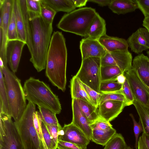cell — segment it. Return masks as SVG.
<instances>
[{"mask_svg": "<svg viewBox=\"0 0 149 149\" xmlns=\"http://www.w3.org/2000/svg\"><path fill=\"white\" fill-rule=\"evenodd\" d=\"M120 92L125 96L127 101L132 105L134 100L129 82L126 78L125 81L122 84L120 90Z\"/></svg>", "mask_w": 149, "mask_h": 149, "instance_id": "ab89813d", "label": "cell"}, {"mask_svg": "<svg viewBox=\"0 0 149 149\" xmlns=\"http://www.w3.org/2000/svg\"><path fill=\"white\" fill-rule=\"evenodd\" d=\"M79 47L82 60L91 57L101 58L107 52L98 40L87 38L81 39Z\"/></svg>", "mask_w": 149, "mask_h": 149, "instance_id": "e0dca14e", "label": "cell"}, {"mask_svg": "<svg viewBox=\"0 0 149 149\" xmlns=\"http://www.w3.org/2000/svg\"><path fill=\"white\" fill-rule=\"evenodd\" d=\"M41 127L43 136L48 149H57V144L49 132L46 125L42 122Z\"/></svg>", "mask_w": 149, "mask_h": 149, "instance_id": "d590c367", "label": "cell"}, {"mask_svg": "<svg viewBox=\"0 0 149 149\" xmlns=\"http://www.w3.org/2000/svg\"><path fill=\"white\" fill-rule=\"evenodd\" d=\"M133 104L135 107L143 126L144 132L149 136V108L134 99Z\"/></svg>", "mask_w": 149, "mask_h": 149, "instance_id": "4316f807", "label": "cell"}, {"mask_svg": "<svg viewBox=\"0 0 149 149\" xmlns=\"http://www.w3.org/2000/svg\"><path fill=\"white\" fill-rule=\"evenodd\" d=\"M127 106L124 102L117 101L108 100L100 104L98 111L100 118L110 122L116 118Z\"/></svg>", "mask_w": 149, "mask_h": 149, "instance_id": "2e32d148", "label": "cell"}, {"mask_svg": "<svg viewBox=\"0 0 149 149\" xmlns=\"http://www.w3.org/2000/svg\"><path fill=\"white\" fill-rule=\"evenodd\" d=\"M101 66V58H86L82 60L81 67L75 76L83 84L101 93L100 91Z\"/></svg>", "mask_w": 149, "mask_h": 149, "instance_id": "52a82bcc", "label": "cell"}, {"mask_svg": "<svg viewBox=\"0 0 149 149\" xmlns=\"http://www.w3.org/2000/svg\"><path fill=\"white\" fill-rule=\"evenodd\" d=\"M3 73L11 116L14 122L20 119L27 106L20 80L8 67H0Z\"/></svg>", "mask_w": 149, "mask_h": 149, "instance_id": "277c9868", "label": "cell"}, {"mask_svg": "<svg viewBox=\"0 0 149 149\" xmlns=\"http://www.w3.org/2000/svg\"><path fill=\"white\" fill-rule=\"evenodd\" d=\"M139 9L145 17L149 16V0H136Z\"/></svg>", "mask_w": 149, "mask_h": 149, "instance_id": "7bdbcfd3", "label": "cell"}, {"mask_svg": "<svg viewBox=\"0 0 149 149\" xmlns=\"http://www.w3.org/2000/svg\"><path fill=\"white\" fill-rule=\"evenodd\" d=\"M70 88L72 99L84 100L94 105L84 88L82 82L75 75L71 80Z\"/></svg>", "mask_w": 149, "mask_h": 149, "instance_id": "603a6c76", "label": "cell"}, {"mask_svg": "<svg viewBox=\"0 0 149 149\" xmlns=\"http://www.w3.org/2000/svg\"><path fill=\"white\" fill-rule=\"evenodd\" d=\"M142 25L149 31V16L144 17L143 20Z\"/></svg>", "mask_w": 149, "mask_h": 149, "instance_id": "c3c4849f", "label": "cell"}, {"mask_svg": "<svg viewBox=\"0 0 149 149\" xmlns=\"http://www.w3.org/2000/svg\"><path fill=\"white\" fill-rule=\"evenodd\" d=\"M7 38L8 40L19 39L13 8L8 26Z\"/></svg>", "mask_w": 149, "mask_h": 149, "instance_id": "e575fe53", "label": "cell"}, {"mask_svg": "<svg viewBox=\"0 0 149 149\" xmlns=\"http://www.w3.org/2000/svg\"><path fill=\"white\" fill-rule=\"evenodd\" d=\"M0 113H3L11 116L4 76L1 69H0Z\"/></svg>", "mask_w": 149, "mask_h": 149, "instance_id": "83f0119b", "label": "cell"}, {"mask_svg": "<svg viewBox=\"0 0 149 149\" xmlns=\"http://www.w3.org/2000/svg\"><path fill=\"white\" fill-rule=\"evenodd\" d=\"M14 0H3V15L1 26L3 30V40L0 45V60L3 63L4 66L7 67L8 62L6 55V48L8 41V26L13 10Z\"/></svg>", "mask_w": 149, "mask_h": 149, "instance_id": "5bb4252c", "label": "cell"}, {"mask_svg": "<svg viewBox=\"0 0 149 149\" xmlns=\"http://www.w3.org/2000/svg\"><path fill=\"white\" fill-rule=\"evenodd\" d=\"M120 90L114 93H102L99 104L106 101L114 100L124 102L127 106L131 105V104L127 101L124 95L120 92Z\"/></svg>", "mask_w": 149, "mask_h": 149, "instance_id": "d6a6232c", "label": "cell"}, {"mask_svg": "<svg viewBox=\"0 0 149 149\" xmlns=\"http://www.w3.org/2000/svg\"><path fill=\"white\" fill-rule=\"evenodd\" d=\"M76 7H80L86 6L88 0H73Z\"/></svg>", "mask_w": 149, "mask_h": 149, "instance_id": "bcb514c9", "label": "cell"}, {"mask_svg": "<svg viewBox=\"0 0 149 149\" xmlns=\"http://www.w3.org/2000/svg\"><path fill=\"white\" fill-rule=\"evenodd\" d=\"M67 58L65 39L61 32L54 31L47 53L45 73L52 85L63 92L66 89Z\"/></svg>", "mask_w": 149, "mask_h": 149, "instance_id": "7a4b0ae2", "label": "cell"}, {"mask_svg": "<svg viewBox=\"0 0 149 149\" xmlns=\"http://www.w3.org/2000/svg\"><path fill=\"white\" fill-rule=\"evenodd\" d=\"M90 126L92 130L91 140L103 146L117 133L110 122L100 118L90 124Z\"/></svg>", "mask_w": 149, "mask_h": 149, "instance_id": "30bf717a", "label": "cell"}, {"mask_svg": "<svg viewBox=\"0 0 149 149\" xmlns=\"http://www.w3.org/2000/svg\"><path fill=\"white\" fill-rule=\"evenodd\" d=\"M56 12L47 4L41 0L40 16L47 22L52 23L54 17Z\"/></svg>", "mask_w": 149, "mask_h": 149, "instance_id": "836d02e7", "label": "cell"}, {"mask_svg": "<svg viewBox=\"0 0 149 149\" xmlns=\"http://www.w3.org/2000/svg\"><path fill=\"white\" fill-rule=\"evenodd\" d=\"M82 84L94 105L98 108L102 93L97 92L83 83Z\"/></svg>", "mask_w": 149, "mask_h": 149, "instance_id": "8d00e7d4", "label": "cell"}, {"mask_svg": "<svg viewBox=\"0 0 149 149\" xmlns=\"http://www.w3.org/2000/svg\"><path fill=\"white\" fill-rule=\"evenodd\" d=\"M108 7L118 15L132 12L139 8L136 0H112Z\"/></svg>", "mask_w": 149, "mask_h": 149, "instance_id": "44dd1931", "label": "cell"}, {"mask_svg": "<svg viewBox=\"0 0 149 149\" xmlns=\"http://www.w3.org/2000/svg\"><path fill=\"white\" fill-rule=\"evenodd\" d=\"M112 0H88V1L97 4L102 6H109Z\"/></svg>", "mask_w": 149, "mask_h": 149, "instance_id": "f6af8a7d", "label": "cell"}, {"mask_svg": "<svg viewBox=\"0 0 149 149\" xmlns=\"http://www.w3.org/2000/svg\"><path fill=\"white\" fill-rule=\"evenodd\" d=\"M106 32L105 20L97 13L85 38L99 40L101 37L106 34Z\"/></svg>", "mask_w": 149, "mask_h": 149, "instance_id": "7402d4cb", "label": "cell"}, {"mask_svg": "<svg viewBox=\"0 0 149 149\" xmlns=\"http://www.w3.org/2000/svg\"><path fill=\"white\" fill-rule=\"evenodd\" d=\"M124 149H133L130 146H127Z\"/></svg>", "mask_w": 149, "mask_h": 149, "instance_id": "f907efd6", "label": "cell"}, {"mask_svg": "<svg viewBox=\"0 0 149 149\" xmlns=\"http://www.w3.org/2000/svg\"><path fill=\"white\" fill-rule=\"evenodd\" d=\"M130 116L132 119L133 124V130L135 137V149H137L139 136L141 132H143V128L140 121L139 120L138 123L137 122L132 113L130 114Z\"/></svg>", "mask_w": 149, "mask_h": 149, "instance_id": "74e56055", "label": "cell"}, {"mask_svg": "<svg viewBox=\"0 0 149 149\" xmlns=\"http://www.w3.org/2000/svg\"><path fill=\"white\" fill-rule=\"evenodd\" d=\"M26 4L29 12L40 15L41 0H26Z\"/></svg>", "mask_w": 149, "mask_h": 149, "instance_id": "f35d334b", "label": "cell"}, {"mask_svg": "<svg viewBox=\"0 0 149 149\" xmlns=\"http://www.w3.org/2000/svg\"><path fill=\"white\" fill-rule=\"evenodd\" d=\"M56 12L60 11L69 13L76 8L73 0H41Z\"/></svg>", "mask_w": 149, "mask_h": 149, "instance_id": "484cf974", "label": "cell"}, {"mask_svg": "<svg viewBox=\"0 0 149 149\" xmlns=\"http://www.w3.org/2000/svg\"><path fill=\"white\" fill-rule=\"evenodd\" d=\"M42 142L43 146V149H48L44 140L42 141Z\"/></svg>", "mask_w": 149, "mask_h": 149, "instance_id": "681fc988", "label": "cell"}, {"mask_svg": "<svg viewBox=\"0 0 149 149\" xmlns=\"http://www.w3.org/2000/svg\"><path fill=\"white\" fill-rule=\"evenodd\" d=\"M148 89H149V87H148Z\"/></svg>", "mask_w": 149, "mask_h": 149, "instance_id": "816d5d0a", "label": "cell"}, {"mask_svg": "<svg viewBox=\"0 0 149 149\" xmlns=\"http://www.w3.org/2000/svg\"><path fill=\"white\" fill-rule=\"evenodd\" d=\"M28 12L31 42L30 61L40 72L46 68L47 54L53 31L52 23L45 20L40 15Z\"/></svg>", "mask_w": 149, "mask_h": 149, "instance_id": "6da1fadb", "label": "cell"}, {"mask_svg": "<svg viewBox=\"0 0 149 149\" xmlns=\"http://www.w3.org/2000/svg\"><path fill=\"white\" fill-rule=\"evenodd\" d=\"M71 143L85 149L90 140L79 128L72 123L65 124L58 133V141Z\"/></svg>", "mask_w": 149, "mask_h": 149, "instance_id": "8fae6325", "label": "cell"}, {"mask_svg": "<svg viewBox=\"0 0 149 149\" xmlns=\"http://www.w3.org/2000/svg\"><path fill=\"white\" fill-rule=\"evenodd\" d=\"M137 149H149V136L144 132L139 139Z\"/></svg>", "mask_w": 149, "mask_h": 149, "instance_id": "60d3db41", "label": "cell"}, {"mask_svg": "<svg viewBox=\"0 0 149 149\" xmlns=\"http://www.w3.org/2000/svg\"><path fill=\"white\" fill-rule=\"evenodd\" d=\"M72 123L81 130L91 140L92 130L90 124L81 112L77 99H72Z\"/></svg>", "mask_w": 149, "mask_h": 149, "instance_id": "ac0fdd59", "label": "cell"}, {"mask_svg": "<svg viewBox=\"0 0 149 149\" xmlns=\"http://www.w3.org/2000/svg\"><path fill=\"white\" fill-rule=\"evenodd\" d=\"M122 84L114 80L101 81L100 91V93H102L117 92L121 89Z\"/></svg>", "mask_w": 149, "mask_h": 149, "instance_id": "4dcf8cb0", "label": "cell"}, {"mask_svg": "<svg viewBox=\"0 0 149 149\" xmlns=\"http://www.w3.org/2000/svg\"><path fill=\"white\" fill-rule=\"evenodd\" d=\"M98 41L108 52L128 50L129 46L127 40L124 39L109 36L106 34Z\"/></svg>", "mask_w": 149, "mask_h": 149, "instance_id": "ffe728a7", "label": "cell"}, {"mask_svg": "<svg viewBox=\"0 0 149 149\" xmlns=\"http://www.w3.org/2000/svg\"><path fill=\"white\" fill-rule=\"evenodd\" d=\"M126 79V77L124 73H123L118 76L116 80L118 83L123 84L125 81Z\"/></svg>", "mask_w": 149, "mask_h": 149, "instance_id": "7dc6e473", "label": "cell"}, {"mask_svg": "<svg viewBox=\"0 0 149 149\" xmlns=\"http://www.w3.org/2000/svg\"><path fill=\"white\" fill-rule=\"evenodd\" d=\"M132 54L128 50L107 52L101 58V65H117L125 73L132 67Z\"/></svg>", "mask_w": 149, "mask_h": 149, "instance_id": "7c38bea8", "label": "cell"}, {"mask_svg": "<svg viewBox=\"0 0 149 149\" xmlns=\"http://www.w3.org/2000/svg\"><path fill=\"white\" fill-rule=\"evenodd\" d=\"M23 88L28 102L48 109L56 114L61 112V107L58 96L43 81L30 77L24 82Z\"/></svg>", "mask_w": 149, "mask_h": 149, "instance_id": "3957f363", "label": "cell"}, {"mask_svg": "<svg viewBox=\"0 0 149 149\" xmlns=\"http://www.w3.org/2000/svg\"><path fill=\"white\" fill-rule=\"evenodd\" d=\"M25 44V42L19 39L7 41L6 59L11 70L15 73L17 72L23 48Z\"/></svg>", "mask_w": 149, "mask_h": 149, "instance_id": "4fadbf2b", "label": "cell"}, {"mask_svg": "<svg viewBox=\"0 0 149 149\" xmlns=\"http://www.w3.org/2000/svg\"><path fill=\"white\" fill-rule=\"evenodd\" d=\"M124 73L118 66L116 65H109L101 66L100 77L101 81L116 80L119 75Z\"/></svg>", "mask_w": 149, "mask_h": 149, "instance_id": "f1b7e54d", "label": "cell"}, {"mask_svg": "<svg viewBox=\"0 0 149 149\" xmlns=\"http://www.w3.org/2000/svg\"><path fill=\"white\" fill-rule=\"evenodd\" d=\"M127 41L131 50L139 54L149 49V31L145 28H140Z\"/></svg>", "mask_w": 149, "mask_h": 149, "instance_id": "9a60e30c", "label": "cell"}, {"mask_svg": "<svg viewBox=\"0 0 149 149\" xmlns=\"http://www.w3.org/2000/svg\"><path fill=\"white\" fill-rule=\"evenodd\" d=\"M97 13L95 9L91 7L74 10L64 15L57 26L64 31L85 37Z\"/></svg>", "mask_w": 149, "mask_h": 149, "instance_id": "5b68a950", "label": "cell"}, {"mask_svg": "<svg viewBox=\"0 0 149 149\" xmlns=\"http://www.w3.org/2000/svg\"><path fill=\"white\" fill-rule=\"evenodd\" d=\"M12 118L0 113V149H25Z\"/></svg>", "mask_w": 149, "mask_h": 149, "instance_id": "ba28073f", "label": "cell"}, {"mask_svg": "<svg viewBox=\"0 0 149 149\" xmlns=\"http://www.w3.org/2000/svg\"><path fill=\"white\" fill-rule=\"evenodd\" d=\"M77 100L81 112L90 124L100 118L98 109L95 106L84 100Z\"/></svg>", "mask_w": 149, "mask_h": 149, "instance_id": "d4e9b609", "label": "cell"}, {"mask_svg": "<svg viewBox=\"0 0 149 149\" xmlns=\"http://www.w3.org/2000/svg\"><path fill=\"white\" fill-rule=\"evenodd\" d=\"M36 109V105L28 102L20 119L14 122L25 149H43L42 142L34 124Z\"/></svg>", "mask_w": 149, "mask_h": 149, "instance_id": "8992f818", "label": "cell"}, {"mask_svg": "<svg viewBox=\"0 0 149 149\" xmlns=\"http://www.w3.org/2000/svg\"><path fill=\"white\" fill-rule=\"evenodd\" d=\"M58 149H83L73 143L59 140L57 144Z\"/></svg>", "mask_w": 149, "mask_h": 149, "instance_id": "ee69618b", "label": "cell"}, {"mask_svg": "<svg viewBox=\"0 0 149 149\" xmlns=\"http://www.w3.org/2000/svg\"><path fill=\"white\" fill-rule=\"evenodd\" d=\"M134 99L149 108V89L140 79L132 68L124 73Z\"/></svg>", "mask_w": 149, "mask_h": 149, "instance_id": "9c48e42d", "label": "cell"}, {"mask_svg": "<svg viewBox=\"0 0 149 149\" xmlns=\"http://www.w3.org/2000/svg\"><path fill=\"white\" fill-rule=\"evenodd\" d=\"M127 146L122 134L116 133L106 144L104 149H124Z\"/></svg>", "mask_w": 149, "mask_h": 149, "instance_id": "1f68e13d", "label": "cell"}, {"mask_svg": "<svg viewBox=\"0 0 149 149\" xmlns=\"http://www.w3.org/2000/svg\"><path fill=\"white\" fill-rule=\"evenodd\" d=\"M42 122L46 125H60L56 117V114L47 108L38 106Z\"/></svg>", "mask_w": 149, "mask_h": 149, "instance_id": "f546056e", "label": "cell"}, {"mask_svg": "<svg viewBox=\"0 0 149 149\" xmlns=\"http://www.w3.org/2000/svg\"><path fill=\"white\" fill-rule=\"evenodd\" d=\"M13 11L15 17L19 39L26 43L24 22L19 0H14Z\"/></svg>", "mask_w": 149, "mask_h": 149, "instance_id": "cb8c5ba5", "label": "cell"}, {"mask_svg": "<svg viewBox=\"0 0 149 149\" xmlns=\"http://www.w3.org/2000/svg\"><path fill=\"white\" fill-rule=\"evenodd\" d=\"M46 126L50 134L58 144V141L59 132L62 127L60 125H47Z\"/></svg>", "mask_w": 149, "mask_h": 149, "instance_id": "b9f144b4", "label": "cell"}, {"mask_svg": "<svg viewBox=\"0 0 149 149\" xmlns=\"http://www.w3.org/2000/svg\"><path fill=\"white\" fill-rule=\"evenodd\" d=\"M132 67L138 76L148 87H149V58L143 54H139L133 59Z\"/></svg>", "mask_w": 149, "mask_h": 149, "instance_id": "d6986e66", "label": "cell"}]
</instances>
